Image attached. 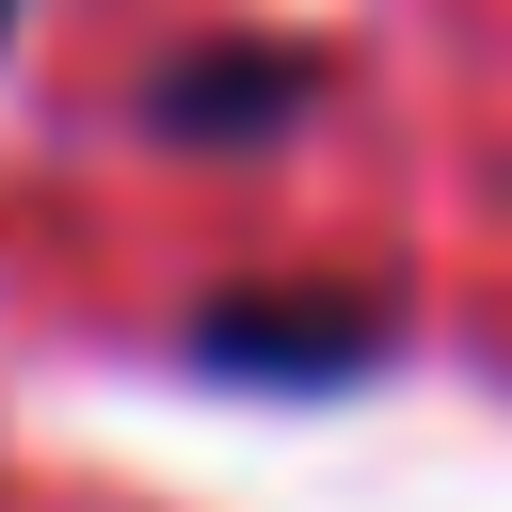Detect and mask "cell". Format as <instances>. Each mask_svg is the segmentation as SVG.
<instances>
[{"mask_svg": "<svg viewBox=\"0 0 512 512\" xmlns=\"http://www.w3.org/2000/svg\"><path fill=\"white\" fill-rule=\"evenodd\" d=\"M320 96V48H192L176 80H144V128L160 144H256Z\"/></svg>", "mask_w": 512, "mask_h": 512, "instance_id": "6da1fadb", "label": "cell"}, {"mask_svg": "<svg viewBox=\"0 0 512 512\" xmlns=\"http://www.w3.org/2000/svg\"><path fill=\"white\" fill-rule=\"evenodd\" d=\"M192 352H208V368H304V384H320V368H368V352H384V304H352V288H336V304H208Z\"/></svg>", "mask_w": 512, "mask_h": 512, "instance_id": "7a4b0ae2", "label": "cell"}, {"mask_svg": "<svg viewBox=\"0 0 512 512\" xmlns=\"http://www.w3.org/2000/svg\"><path fill=\"white\" fill-rule=\"evenodd\" d=\"M0 16H16V0H0Z\"/></svg>", "mask_w": 512, "mask_h": 512, "instance_id": "3957f363", "label": "cell"}]
</instances>
